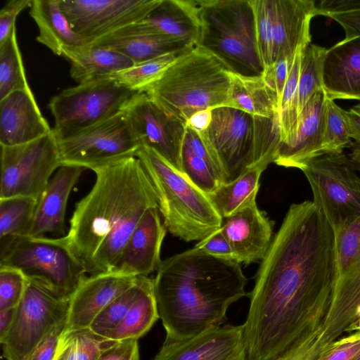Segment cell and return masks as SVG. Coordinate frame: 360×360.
Segmentation results:
<instances>
[{"mask_svg": "<svg viewBox=\"0 0 360 360\" xmlns=\"http://www.w3.org/2000/svg\"><path fill=\"white\" fill-rule=\"evenodd\" d=\"M113 342L89 328L63 331L53 360H97Z\"/></svg>", "mask_w": 360, "mask_h": 360, "instance_id": "836d02e7", "label": "cell"}, {"mask_svg": "<svg viewBox=\"0 0 360 360\" xmlns=\"http://www.w3.org/2000/svg\"><path fill=\"white\" fill-rule=\"evenodd\" d=\"M230 77L229 108L255 117L271 118L279 115L278 96L262 75L248 77L230 72Z\"/></svg>", "mask_w": 360, "mask_h": 360, "instance_id": "83f0119b", "label": "cell"}, {"mask_svg": "<svg viewBox=\"0 0 360 360\" xmlns=\"http://www.w3.org/2000/svg\"><path fill=\"white\" fill-rule=\"evenodd\" d=\"M323 89L332 100L360 101V36L345 37L327 49Z\"/></svg>", "mask_w": 360, "mask_h": 360, "instance_id": "cb8c5ba5", "label": "cell"}, {"mask_svg": "<svg viewBox=\"0 0 360 360\" xmlns=\"http://www.w3.org/2000/svg\"><path fill=\"white\" fill-rule=\"evenodd\" d=\"M90 45L117 51L131 59L134 64L193 48L160 34L134 30L129 25Z\"/></svg>", "mask_w": 360, "mask_h": 360, "instance_id": "4316f807", "label": "cell"}, {"mask_svg": "<svg viewBox=\"0 0 360 360\" xmlns=\"http://www.w3.org/2000/svg\"><path fill=\"white\" fill-rule=\"evenodd\" d=\"M97 360H139L138 340L114 342L101 352Z\"/></svg>", "mask_w": 360, "mask_h": 360, "instance_id": "c3c4849f", "label": "cell"}, {"mask_svg": "<svg viewBox=\"0 0 360 360\" xmlns=\"http://www.w3.org/2000/svg\"><path fill=\"white\" fill-rule=\"evenodd\" d=\"M139 91L110 78L94 80L65 89L48 104L57 141L74 136L123 111Z\"/></svg>", "mask_w": 360, "mask_h": 360, "instance_id": "9c48e42d", "label": "cell"}, {"mask_svg": "<svg viewBox=\"0 0 360 360\" xmlns=\"http://www.w3.org/2000/svg\"><path fill=\"white\" fill-rule=\"evenodd\" d=\"M273 26L274 62L284 56L293 60L297 51L311 43L310 23L316 16L311 0H269Z\"/></svg>", "mask_w": 360, "mask_h": 360, "instance_id": "44dd1931", "label": "cell"}, {"mask_svg": "<svg viewBox=\"0 0 360 360\" xmlns=\"http://www.w3.org/2000/svg\"><path fill=\"white\" fill-rule=\"evenodd\" d=\"M304 47L300 48L294 56L280 101L279 124L281 143H284L288 139L299 116L297 89L302 55Z\"/></svg>", "mask_w": 360, "mask_h": 360, "instance_id": "f35d334b", "label": "cell"}, {"mask_svg": "<svg viewBox=\"0 0 360 360\" xmlns=\"http://www.w3.org/2000/svg\"><path fill=\"white\" fill-rule=\"evenodd\" d=\"M32 0H8L0 11V45L4 44L16 29L15 19Z\"/></svg>", "mask_w": 360, "mask_h": 360, "instance_id": "f6af8a7d", "label": "cell"}, {"mask_svg": "<svg viewBox=\"0 0 360 360\" xmlns=\"http://www.w3.org/2000/svg\"><path fill=\"white\" fill-rule=\"evenodd\" d=\"M37 202L27 196L0 198V239L29 236Z\"/></svg>", "mask_w": 360, "mask_h": 360, "instance_id": "d6a6232c", "label": "cell"}, {"mask_svg": "<svg viewBox=\"0 0 360 360\" xmlns=\"http://www.w3.org/2000/svg\"><path fill=\"white\" fill-rule=\"evenodd\" d=\"M68 307L69 300L27 280L11 326L0 339L3 356L6 360H26L54 328L66 323Z\"/></svg>", "mask_w": 360, "mask_h": 360, "instance_id": "8fae6325", "label": "cell"}, {"mask_svg": "<svg viewBox=\"0 0 360 360\" xmlns=\"http://www.w3.org/2000/svg\"><path fill=\"white\" fill-rule=\"evenodd\" d=\"M129 26L138 32L160 34L194 47L200 33L197 0H160L143 20Z\"/></svg>", "mask_w": 360, "mask_h": 360, "instance_id": "603a6c76", "label": "cell"}, {"mask_svg": "<svg viewBox=\"0 0 360 360\" xmlns=\"http://www.w3.org/2000/svg\"><path fill=\"white\" fill-rule=\"evenodd\" d=\"M292 60L286 56H280L265 68L262 75L266 84L276 94L279 103Z\"/></svg>", "mask_w": 360, "mask_h": 360, "instance_id": "ee69618b", "label": "cell"}, {"mask_svg": "<svg viewBox=\"0 0 360 360\" xmlns=\"http://www.w3.org/2000/svg\"><path fill=\"white\" fill-rule=\"evenodd\" d=\"M313 193V202L333 231L360 216V177L349 156L322 154L301 169Z\"/></svg>", "mask_w": 360, "mask_h": 360, "instance_id": "30bf717a", "label": "cell"}, {"mask_svg": "<svg viewBox=\"0 0 360 360\" xmlns=\"http://www.w3.org/2000/svg\"><path fill=\"white\" fill-rule=\"evenodd\" d=\"M352 108L353 110H354L355 111H356V112L360 113V103H359L358 104L354 105Z\"/></svg>", "mask_w": 360, "mask_h": 360, "instance_id": "680465c9", "label": "cell"}, {"mask_svg": "<svg viewBox=\"0 0 360 360\" xmlns=\"http://www.w3.org/2000/svg\"><path fill=\"white\" fill-rule=\"evenodd\" d=\"M70 75L78 84L108 78L134 65L126 56L112 49L89 45L69 53Z\"/></svg>", "mask_w": 360, "mask_h": 360, "instance_id": "f1b7e54d", "label": "cell"}, {"mask_svg": "<svg viewBox=\"0 0 360 360\" xmlns=\"http://www.w3.org/2000/svg\"><path fill=\"white\" fill-rule=\"evenodd\" d=\"M208 129L199 136L213 158L223 184L250 168H260L279 140L278 115L255 117L233 108L212 110Z\"/></svg>", "mask_w": 360, "mask_h": 360, "instance_id": "5b68a950", "label": "cell"}, {"mask_svg": "<svg viewBox=\"0 0 360 360\" xmlns=\"http://www.w3.org/2000/svg\"><path fill=\"white\" fill-rule=\"evenodd\" d=\"M194 248L217 257L236 261L231 243L221 228L200 240Z\"/></svg>", "mask_w": 360, "mask_h": 360, "instance_id": "bcb514c9", "label": "cell"}, {"mask_svg": "<svg viewBox=\"0 0 360 360\" xmlns=\"http://www.w3.org/2000/svg\"><path fill=\"white\" fill-rule=\"evenodd\" d=\"M62 165L102 167L136 156L141 143L124 110L84 131L58 141Z\"/></svg>", "mask_w": 360, "mask_h": 360, "instance_id": "4fadbf2b", "label": "cell"}, {"mask_svg": "<svg viewBox=\"0 0 360 360\" xmlns=\"http://www.w3.org/2000/svg\"><path fill=\"white\" fill-rule=\"evenodd\" d=\"M30 15L38 27L36 40L55 55L65 58L89 46L72 29L60 0H32Z\"/></svg>", "mask_w": 360, "mask_h": 360, "instance_id": "484cf974", "label": "cell"}, {"mask_svg": "<svg viewBox=\"0 0 360 360\" xmlns=\"http://www.w3.org/2000/svg\"><path fill=\"white\" fill-rule=\"evenodd\" d=\"M65 326L63 323L54 328L26 360H53Z\"/></svg>", "mask_w": 360, "mask_h": 360, "instance_id": "681fc988", "label": "cell"}, {"mask_svg": "<svg viewBox=\"0 0 360 360\" xmlns=\"http://www.w3.org/2000/svg\"><path fill=\"white\" fill-rule=\"evenodd\" d=\"M200 33L196 46L231 72L261 76L254 10L250 0H197Z\"/></svg>", "mask_w": 360, "mask_h": 360, "instance_id": "52a82bcc", "label": "cell"}, {"mask_svg": "<svg viewBox=\"0 0 360 360\" xmlns=\"http://www.w3.org/2000/svg\"><path fill=\"white\" fill-rule=\"evenodd\" d=\"M333 231L339 276L360 262V216Z\"/></svg>", "mask_w": 360, "mask_h": 360, "instance_id": "60d3db41", "label": "cell"}, {"mask_svg": "<svg viewBox=\"0 0 360 360\" xmlns=\"http://www.w3.org/2000/svg\"><path fill=\"white\" fill-rule=\"evenodd\" d=\"M353 145L345 110L326 97L321 153L340 154L345 148Z\"/></svg>", "mask_w": 360, "mask_h": 360, "instance_id": "74e56055", "label": "cell"}, {"mask_svg": "<svg viewBox=\"0 0 360 360\" xmlns=\"http://www.w3.org/2000/svg\"><path fill=\"white\" fill-rule=\"evenodd\" d=\"M188 50L165 54L134 64L127 69L112 75L108 78L115 80L129 89L142 92L145 88L158 79L171 64Z\"/></svg>", "mask_w": 360, "mask_h": 360, "instance_id": "8d00e7d4", "label": "cell"}, {"mask_svg": "<svg viewBox=\"0 0 360 360\" xmlns=\"http://www.w3.org/2000/svg\"><path fill=\"white\" fill-rule=\"evenodd\" d=\"M158 207L149 208L136 227L110 272L125 276H148L159 268L166 227Z\"/></svg>", "mask_w": 360, "mask_h": 360, "instance_id": "e0dca14e", "label": "cell"}, {"mask_svg": "<svg viewBox=\"0 0 360 360\" xmlns=\"http://www.w3.org/2000/svg\"><path fill=\"white\" fill-rule=\"evenodd\" d=\"M263 172L250 168L233 181L221 184L212 193L206 194L223 219L256 202Z\"/></svg>", "mask_w": 360, "mask_h": 360, "instance_id": "f546056e", "label": "cell"}, {"mask_svg": "<svg viewBox=\"0 0 360 360\" xmlns=\"http://www.w3.org/2000/svg\"><path fill=\"white\" fill-rule=\"evenodd\" d=\"M0 146V198L21 195L38 200L62 165L53 131L26 143Z\"/></svg>", "mask_w": 360, "mask_h": 360, "instance_id": "7c38bea8", "label": "cell"}, {"mask_svg": "<svg viewBox=\"0 0 360 360\" xmlns=\"http://www.w3.org/2000/svg\"><path fill=\"white\" fill-rule=\"evenodd\" d=\"M230 71L213 55L195 46L145 88L150 100L184 124L195 112L228 107Z\"/></svg>", "mask_w": 360, "mask_h": 360, "instance_id": "277c9868", "label": "cell"}, {"mask_svg": "<svg viewBox=\"0 0 360 360\" xmlns=\"http://www.w3.org/2000/svg\"><path fill=\"white\" fill-rule=\"evenodd\" d=\"M85 168L61 165L51 178L38 200L34 218L28 236L65 233V212L70 194Z\"/></svg>", "mask_w": 360, "mask_h": 360, "instance_id": "d4e9b609", "label": "cell"}, {"mask_svg": "<svg viewBox=\"0 0 360 360\" xmlns=\"http://www.w3.org/2000/svg\"><path fill=\"white\" fill-rule=\"evenodd\" d=\"M136 278L112 272L87 276L69 300L63 331L89 328L98 314L131 286Z\"/></svg>", "mask_w": 360, "mask_h": 360, "instance_id": "d6986e66", "label": "cell"}, {"mask_svg": "<svg viewBox=\"0 0 360 360\" xmlns=\"http://www.w3.org/2000/svg\"><path fill=\"white\" fill-rule=\"evenodd\" d=\"M212 110L211 109H206L195 112L191 116L186 125L198 133L206 131L212 121Z\"/></svg>", "mask_w": 360, "mask_h": 360, "instance_id": "f5cc1de1", "label": "cell"}, {"mask_svg": "<svg viewBox=\"0 0 360 360\" xmlns=\"http://www.w3.org/2000/svg\"><path fill=\"white\" fill-rule=\"evenodd\" d=\"M326 94L316 91L300 113L288 138L280 143L274 163L300 170L312 158L321 153L324 107Z\"/></svg>", "mask_w": 360, "mask_h": 360, "instance_id": "ac0fdd59", "label": "cell"}, {"mask_svg": "<svg viewBox=\"0 0 360 360\" xmlns=\"http://www.w3.org/2000/svg\"><path fill=\"white\" fill-rule=\"evenodd\" d=\"M153 282L148 276H137L134 284L114 299L94 319L89 329L106 338L123 320L131 306Z\"/></svg>", "mask_w": 360, "mask_h": 360, "instance_id": "1f68e13d", "label": "cell"}, {"mask_svg": "<svg viewBox=\"0 0 360 360\" xmlns=\"http://www.w3.org/2000/svg\"><path fill=\"white\" fill-rule=\"evenodd\" d=\"M154 188L167 230L186 242L201 240L221 227L223 218L207 195L153 149L136 153Z\"/></svg>", "mask_w": 360, "mask_h": 360, "instance_id": "8992f818", "label": "cell"}, {"mask_svg": "<svg viewBox=\"0 0 360 360\" xmlns=\"http://www.w3.org/2000/svg\"><path fill=\"white\" fill-rule=\"evenodd\" d=\"M316 6V15L348 13L360 9V0H323Z\"/></svg>", "mask_w": 360, "mask_h": 360, "instance_id": "f907efd6", "label": "cell"}, {"mask_svg": "<svg viewBox=\"0 0 360 360\" xmlns=\"http://www.w3.org/2000/svg\"><path fill=\"white\" fill-rule=\"evenodd\" d=\"M159 318L153 280L123 320L105 338L113 342L138 340L150 330Z\"/></svg>", "mask_w": 360, "mask_h": 360, "instance_id": "4dcf8cb0", "label": "cell"}, {"mask_svg": "<svg viewBox=\"0 0 360 360\" xmlns=\"http://www.w3.org/2000/svg\"><path fill=\"white\" fill-rule=\"evenodd\" d=\"M221 229L236 261L246 265L262 260L272 240L273 223L256 202L223 220Z\"/></svg>", "mask_w": 360, "mask_h": 360, "instance_id": "ffe728a7", "label": "cell"}, {"mask_svg": "<svg viewBox=\"0 0 360 360\" xmlns=\"http://www.w3.org/2000/svg\"><path fill=\"white\" fill-rule=\"evenodd\" d=\"M154 280L165 342L221 327L231 304L247 295L241 264L188 249L161 262Z\"/></svg>", "mask_w": 360, "mask_h": 360, "instance_id": "3957f363", "label": "cell"}, {"mask_svg": "<svg viewBox=\"0 0 360 360\" xmlns=\"http://www.w3.org/2000/svg\"><path fill=\"white\" fill-rule=\"evenodd\" d=\"M0 266L19 270L28 281L66 300H70L87 277L85 268L71 252L65 236L0 239Z\"/></svg>", "mask_w": 360, "mask_h": 360, "instance_id": "ba28073f", "label": "cell"}, {"mask_svg": "<svg viewBox=\"0 0 360 360\" xmlns=\"http://www.w3.org/2000/svg\"><path fill=\"white\" fill-rule=\"evenodd\" d=\"M15 308L0 311V339L2 338L10 329L13 321Z\"/></svg>", "mask_w": 360, "mask_h": 360, "instance_id": "11a10c76", "label": "cell"}, {"mask_svg": "<svg viewBox=\"0 0 360 360\" xmlns=\"http://www.w3.org/2000/svg\"><path fill=\"white\" fill-rule=\"evenodd\" d=\"M152 360H247L243 325L221 326L183 341H164Z\"/></svg>", "mask_w": 360, "mask_h": 360, "instance_id": "2e32d148", "label": "cell"}, {"mask_svg": "<svg viewBox=\"0 0 360 360\" xmlns=\"http://www.w3.org/2000/svg\"><path fill=\"white\" fill-rule=\"evenodd\" d=\"M274 360H295L292 351L290 350L285 354L278 356V358L274 359Z\"/></svg>", "mask_w": 360, "mask_h": 360, "instance_id": "6f0895ef", "label": "cell"}, {"mask_svg": "<svg viewBox=\"0 0 360 360\" xmlns=\"http://www.w3.org/2000/svg\"><path fill=\"white\" fill-rule=\"evenodd\" d=\"M124 111L141 146L153 149L181 172L186 125L167 115L144 92H138Z\"/></svg>", "mask_w": 360, "mask_h": 360, "instance_id": "9a60e30c", "label": "cell"}, {"mask_svg": "<svg viewBox=\"0 0 360 360\" xmlns=\"http://www.w3.org/2000/svg\"><path fill=\"white\" fill-rule=\"evenodd\" d=\"M27 282L19 270L0 266V311L18 306L25 293Z\"/></svg>", "mask_w": 360, "mask_h": 360, "instance_id": "7bdbcfd3", "label": "cell"}, {"mask_svg": "<svg viewBox=\"0 0 360 360\" xmlns=\"http://www.w3.org/2000/svg\"><path fill=\"white\" fill-rule=\"evenodd\" d=\"M94 172L95 183L76 203L65 235L90 275L112 271L146 212L158 207L152 183L136 156Z\"/></svg>", "mask_w": 360, "mask_h": 360, "instance_id": "7a4b0ae2", "label": "cell"}, {"mask_svg": "<svg viewBox=\"0 0 360 360\" xmlns=\"http://www.w3.org/2000/svg\"><path fill=\"white\" fill-rule=\"evenodd\" d=\"M28 89H31L25 76L15 29L0 45V100L13 91Z\"/></svg>", "mask_w": 360, "mask_h": 360, "instance_id": "d590c367", "label": "cell"}, {"mask_svg": "<svg viewBox=\"0 0 360 360\" xmlns=\"http://www.w3.org/2000/svg\"><path fill=\"white\" fill-rule=\"evenodd\" d=\"M338 279L335 235L313 201L292 204L255 276L247 360H274L325 325Z\"/></svg>", "mask_w": 360, "mask_h": 360, "instance_id": "6da1fadb", "label": "cell"}, {"mask_svg": "<svg viewBox=\"0 0 360 360\" xmlns=\"http://www.w3.org/2000/svg\"><path fill=\"white\" fill-rule=\"evenodd\" d=\"M181 172L205 194L212 193L223 184L215 165L211 161L194 153L184 143L181 150Z\"/></svg>", "mask_w": 360, "mask_h": 360, "instance_id": "ab89813d", "label": "cell"}, {"mask_svg": "<svg viewBox=\"0 0 360 360\" xmlns=\"http://www.w3.org/2000/svg\"><path fill=\"white\" fill-rule=\"evenodd\" d=\"M160 0H60L72 29L89 45L143 20Z\"/></svg>", "mask_w": 360, "mask_h": 360, "instance_id": "5bb4252c", "label": "cell"}, {"mask_svg": "<svg viewBox=\"0 0 360 360\" xmlns=\"http://www.w3.org/2000/svg\"><path fill=\"white\" fill-rule=\"evenodd\" d=\"M354 360H360V355L356 359H355Z\"/></svg>", "mask_w": 360, "mask_h": 360, "instance_id": "91938a15", "label": "cell"}, {"mask_svg": "<svg viewBox=\"0 0 360 360\" xmlns=\"http://www.w3.org/2000/svg\"><path fill=\"white\" fill-rule=\"evenodd\" d=\"M52 131L31 89L13 91L0 100V145L26 143Z\"/></svg>", "mask_w": 360, "mask_h": 360, "instance_id": "7402d4cb", "label": "cell"}, {"mask_svg": "<svg viewBox=\"0 0 360 360\" xmlns=\"http://www.w3.org/2000/svg\"><path fill=\"white\" fill-rule=\"evenodd\" d=\"M328 18L341 25L345 37L360 36V9L343 13L331 14Z\"/></svg>", "mask_w": 360, "mask_h": 360, "instance_id": "816d5d0a", "label": "cell"}, {"mask_svg": "<svg viewBox=\"0 0 360 360\" xmlns=\"http://www.w3.org/2000/svg\"><path fill=\"white\" fill-rule=\"evenodd\" d=\"M255 21L258 51L264 68L274 63L273 26L269 0H250Z\"/></svg>", "mask_w": 360, "mask_h": 360, "instance_id": "b9f144b4", "label": "cell"}, {"mask_svg": "<svg viewBox=\"0 0 360 360\" xmlns=\"http://www.w3.org/2000/svg\"><path fill=\"white\" fill-rule=\"evenodd\" d=\"M349 158L355 169L360 170V146L354 143Z\"/></svg>", "mask_w": 360, "mask_h": 360, "instance_id": "9f6ffc18", "label": "cell"}, {"mask_svg": "<svg viewBox=\"0 0 360 360\" xmlns=\"http://www.w3.org/2000/svg\"><path fill=\"white\" fill-rule=\"evenodd\" d=\"M360 355V332H354L339 339L336 347L321 360H354Z\"/></svg>", "mask_w": 360, "mask_h": 360, "instance_id": "7dc6e473", "label": "cell"}, {"mask_svg": "<svg viewBox=\"0 0 360 360\" xmlns=\"http://www.w3.org/2000/svg\"><path fill=\"white\" fill-rule=\"evenodd\" d=\"M326 51L327 49L311 43L303 49L297 89L299 115L312 96L323 89Z\"/></svg>", "mask_w": 360, "mask_h": 360, "instance_id": "e575fe53", "label": "cell"}, {"mask_svg": "<svg viewBox=\"0 0 360 360\" xmlns=\"http://www.w3.org/2000/svg\"><path fill=\"white\" fill-rule=\"evenodd\" d=\"M345 115L348 120L350 136L360 146V113L351 108L349 110H345Z\"/></svg>", "mask_w": 360, "mask_h": 360, "instance_id": "db71d44e", "label": "cell"}]
</instances>
